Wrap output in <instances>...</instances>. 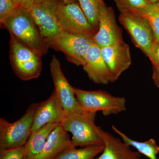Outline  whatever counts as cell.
<instances>
[{"label":"cell","instance_id":"obj_7","mask_svg":"<svg viewBox=\"0 0 159 159\" xmlns=\"http://www.w3.org/2000/svg\"><path fill=\"white\" fill-rule=\"evenodd\" d=\"M120 24L127 30L137 48L152 60V47L155 39L153 31L145 17L134 12L120 13Z\"/></svg>","mask_w":159,"mask_h":159},{"label":"cell","instance_id":"obj_22","mask_svg":"<svg viewBox=\"0 0 159 159\" xmlns=\"http://www.w3.org/2000/svg\"><path fill=\"white\" fill-rule=\"evenodd\" d=\"M140 15L148 21L153 31L155 39L159 40V2L152 4Z\"/></svg>","mask_w":159,"mask_h":159},{"label":"cell","instance_id":"obj_1","mask_svg":"<svg viewBox=\"0 0 159 159\" xmlns=\"http://www.w3.org/2000/svg\"><path fill=\"white\" fill-rule=\"evenodd\" d=\"M1 25L40 56L47 54L48 47L29 10L19 7Z\"/></svg>","mask_w":159,"mask_h":159},{"label":"cell","instance_id":"obj_6","mask_svg":"<svg viewBox=\"0 0 159 159\" xmlns=\"http://www.w3.org/2000/svg\"><path fill=\"white\" fill-rule=\"evenodd\" d=\"M57 12L61 31L93 40L97 31L89 22L78 3L58 4Z\"/></svg>","mask_w":159,"mask_h":159},{"label":"cell","instance_id":"obj_13","mask_svg":"<svg viewBox=\"0 0 159 159\" xmlns=\"http://www.w3.org/2000/svg\"><path fill=\"white\" fill-rule=\"evenodd\" d=\"M65 117L64 109L54 90L48 99L39 102L33 119L31 133L47 124L61 123Z\"/></svg>","mask_w":159,"mask_h":159},{"label":"cell","instance_id":"obj_9","mask_svg":"<svg viewBox=\"0 0 159 159\" xmlns=\"http://www.w3.org/2000/svg\"><path fill=\"white\" fill-rule=\"evenodd\" d=\"M50 66L54 91L63 107L66 117L87 111L83 108L77 100L73 91V86L70 84L64 75L59 60L54 55L51 59Z\"/></svg>","mask_w":159,"mask_h":159},{"label":"cell","instance_id":"obj_23","mask_svg":"<svg viewBox=\"0 0 159 159\" xmlns=\"http://www.w3.org/2000/svg\"><path fill=\"white\" fill-rule=\"evenodd\" d=\"M20 7L16 0H0L1 24Z\"/></svg>","mask_w":159,"mask_h":159},{"label":"cell","instance_id":"obj_12","mask_svg":"<svg viewBox=\"0 0 159 159\" xmlns=\"http://www.w3.org/2000/svg\"><path fill=\"white\" fill-rule=\"evenodd\" d=\"M82 66L89 78L95 83L106 85L116 81L102 57L101 48L94 42L87 52Z\"/></svg>","mask_w":159,"mask_h":159},{"label":"cell","instance_id":"obj_28","mask_svg":"<svg viewBox=\"0 0 159 159\" xmlns=\"http://www.w3.org/2000/svg\"><path fill=\"white\" fill-rule=\"evenodd\" d=\"M61 1H62L63 3L67 4L75 2H76L77 0H61Z\"/></svg>","mask_w":159,"mask_h":159},{"label":"cell","instance_id":"obj_19","mask_svg":"<svg viewBox=\"0 0 159 159\" xmlns=\"http://www.w3.org/2000/svg\"><path fill=\"white\" fill-rule=\"evenodd\" d=\"M104 145L89 146L77 149L72 148L65 152L56 159H95L102 153Z\"/></svg>","mask_w":159,"mask_h":159},{"label":"cell","instance_id":"obj_14","mask_svg":"<svg viewBox=\"0 0 159 159\" xmlns=\"http://www.w3.org/2000/svg\"><path fill=\"white\" fill-rule=\"evenodd\" d=\"M101 49L104 61L116 81L131 64L129 46L123 41Z\"/></svg>","mask_w":159,"mask_h":159},{"label":"cell","instance_id":"obj_20","mask_svg":"<svg viewBox=\"0 0 159 159\" xmlns=\"http://www.w3.org/2000/svg\"><path fill=\"white\" fill-rule=\"evenodd\" d=\"M89 22L98 31L99 28V9L103 0H77Z\"/></svg>","mask_w":159,"mask_h":159},{"label":"cell","instance_id":"obj_5","mask_svg":"<svg viewBox=\"0 0 159 159\" xmlns=\"http://www.w3.org/2000/svg\"><path fill=\"white\" fill-rule=\"evenodd\" d=\"M80 104L91 112L102 111L105 116L117 115L126 110V99L112 96L105 91H87L73 87Z\"/></svg>","mask_w":159,"mask_h":159},{"label":"cell","instance_id":"obj_16","mask_svg":"<svg viewBox=\"0 0 159 159\" xmlns=\"http://www.w3.org/2000/svg\"><path fill=\"white\" fill-rule=\"evenodd\" d=\"M104 149L97 159H140L142 154L134 151L129 145L109 133L101 131Z\"/></svg>","mask_w":159,"mask_h":159},{"label":"cell","instance_id":"obj_29","mask_svg":"<svg viewBox=\"0 0 159 159\" xmlns=\"http://www.w3.org/2000/svg\"><path fill=\"white\" fill-rule=\"evenodd\" d=\"M147 1L151 4H155L159 2V0H147Z\"/></svg>","mask_w":159,"mask_h":159},{"label":"cell","instance_id":"obj_2","mask_svg":"<svg viewBox=\"0 0 159 159\" xmlns=\"http://www.w3.org/2000/svg\"><path fill=\"white\" fill-rule=\"evenodd\" d=\"M96 113L87 111L66 117L61 125L72 134L74 147H89L104 145L102 129L95 124Z\"/></svg>","mask_w":159,"mask_h":159},{"label":"cell","instance_id":"obj_31","mask_svg":"<svg viewBox=\"0 0 159 159\" xmlns=\"http://www.w3.org/2000/svg\"><path fill=\"white\" fill-rule=\"evenodd\" d=\"M24 159H33L32 158H30V157H29L25 156V158H24Z\"/></svg>","mask_w":159,"mask_h":159},{"label":"cell","instance_id":"obj_24","mask_svg":"<svg viewBox=\"0 0 159 159\" xmlns=\"http://www.w3.org/2000/svg\"><path fill=\"white\" fill-rule=\"evenodd\" d=\"M0 159H24L25 157L24 147L0 151Z\"/></svg>","mask_w":159,"mask_h":159},{"label":"cell","instance_id":"obj_17","mask_svg":"<svg viewBox=\"0 0 159 159\" xmlns=\"http://www.w3.org/2000/svg\"><path fill=\"white\" fill-rule=\"evenodd\" d=\"M61 123H51L43 125L31 133L24 146L26 156L32 158L42 152L50 134Z\"/></svg>","mask_w":159,"mask_h":159},{"label":"cell","instance_id":"obj_4","mask_svg":"<svg viewBox=\"0 0 159 159\" xmlns=\"http://www.w3.org/2000/svg\"><path fill=\"white\" fill-rule=\"evenodd\" d=\"M39 102H33L17 121L10 123L0 118V151L24 147L31 134L33 119Z\"/></svg>","mask_w":159,"mask_h":159},{"label":"cell","instance_id":"obj_32","mask_svg":"<svg viewBox=\"0 0 159 159\" xmlns=\"http://www.w3.org/2000/svg\"></svg>","mask_w":159,"mask_h":159},{"label":"cell","instance_id":"obj_3","mask_svg":"<svg viewBox=\"0 0 159 159\" xmlns=\"http://www.w3.org/2000/svg\"><path fill=\"white\" fill-rule=\"evenodd\" d=\"M9 33V58L15 74L24 81L36 79L41 73L42 56Z\"/></svg>","mask_w":159,"mask_h":159},{"label":"cell","instance_id":"obj_30","mask_svg":"<svg viewBox=\"0 0 159 159\" xmlns=\"http://www.w3.org/2000/svg\"><path fill=\"white\" fill-rule=\"evenodd\" d=\"M34 3H37L41 2H43L44 0H34Z\"/></svg>","mask_w":159,"mask_h":159},{"label":"cell","instance_id":"obj_25","mask_svg":"<svg viewBox=\"0 0 159 159\" xmlns=\"http://www.w3.org/2000/svg\"><path fill=\"white\" fill-rule=\"evenodd\" d=\"M152 65L159 66V40L155 39L152 47Z\"/></svg>","mask_w":159,"mask_h":159},{"label":"cell","instance_id":"obj_26","mask_svg":"<svg viewBox=\"0 0 159 159\" xmlns=\"http://www.w3.org/2000/svg\"><path fill=\"white\" fill-rule=\"evenodd\" d=\"M19 6L30 11L34 4V0H16Z\"/></svg>","mask_w":159,"mask_h":159},{"label":"cell","instance_id":"obj_8","mask_svg":"<svg viewBox=\"0 0 159 159\" xmlns=\"http://www.w3.org/2000/svg\"><path fill=\"white\" fill-rule=\"evenodd\" d=\"M93 42L85 36L61 31L48 43V46L62 52L70 62L83 66L87 52Z\"/></svg>","mask_w":159,"mask_h":159},{"label":"cell","instance_id":"obj_15","mask_svg":"<svg viewBox=\"0 0 159 159\" xmlns=\"http://www.w3.org/2000/svg\"><path fill=\"white\" fill-rule=\"evenodd\" d=\"M74 148L68 132L61 123L49 135L42 152L33 159H56L65 152Z\"/></svg>","mask_w":159,"mask_h":159},{"label":"cell","instance_id":"obj_21","mask_svg":"<svg viewBox=\"0 0 159 159\" xmlns=\"http://www.w3.org/2000/svg\"><path fill=\"white\" fill-rule=\"evenodd\" d=\"M117 8L122 12H134L141 14L150 6L152 4L147 0H113Z\"/></svg>","mask_w":159,"mask_h":159},{"label":"cell","instance_id":"obj_27","mask_svg":"<svg viewBox=\"0 0 159 159\" xmlns=\"http://www.w3.org/2000/svg\"><path fill=\"white\" fill-rule=\"evenodd\" d=\"M152 79L155 84L159 88V66L153 64Z\"/></svg>","mask_w":159,"mask_h":159},{"label":"cell","instance_id":"obj_18","mask_svg":"<svg viewBox=\"0 0 159 159\" xmlns=\"http://www.w3.org/2000/svg\"><path fill=\"white\" fill-rule=\"evenodd\" d=\"M112 129L122 138V141L125 144L134 147L140 153L149 159H157V155L159 153V146L154 139H151L144 142H138L129 138L114 125H112Z\"/></svg>","mask_w":159,"mask_h":159},{"label":"cell","instance_id":"obj_10","mask_svg":"<svg viewBox=\"0 0 159 159\" xmlns=\"http://www.w3.org/2000/svg\"><path fill=\"white\" fill-rule=\"evenodd\" d=\"M57 5L55 0H44L34 3L30 11L47 46L51 39L61 31L57 18Z\"/></svg>","mask_w":159,"mask_h":159},{"label":"cell","instance_id":"obj_11","mask_svg":"<svg viewBox=\"0 0 159 159\" xmlns=\"http://www.w3.org/2000/svg\"><path fill=\"white\" fill-rule=\"evenodd\" d=\"M93 40L100 48L124 41L122 31L117 25L113 9L103 2L99 9V28Z\"/></svg>","mask_w":159,"mask_h":159}]
</instances>
